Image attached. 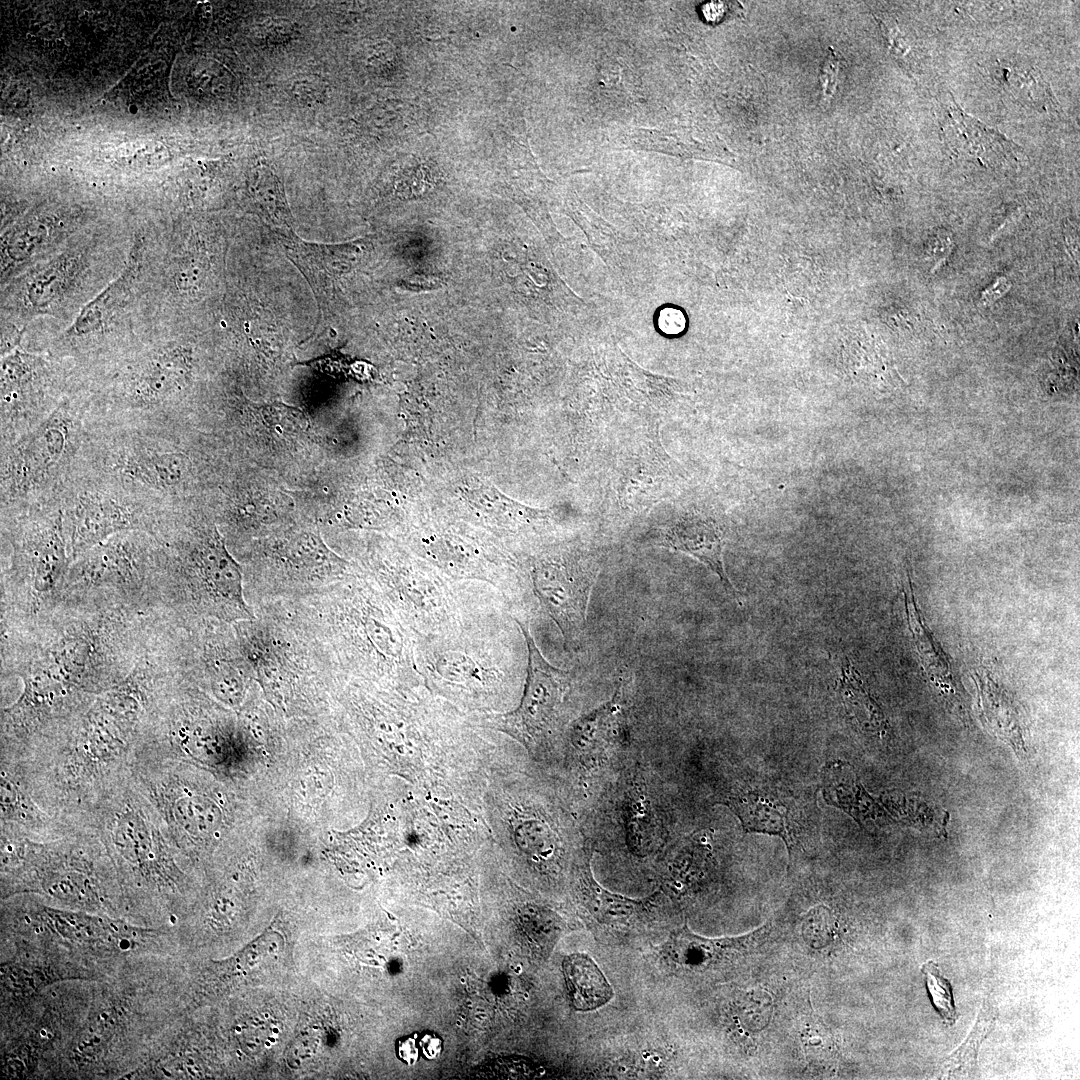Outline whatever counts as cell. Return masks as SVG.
Masks as SVG:
<instances>
[{"mask_svg":"<svg viewBox=\"0 0 1080 1080\" xmlns=\"http://www.w3.org/2000/svg\"><path fill=\"white\" fill-rule=\"evenodd\" d=\"M159 616V609L63 600L34 621L1 624V682H22L10 718L36 734L85 711L130 673Z\"/></svg>","mask_w":1080,"mask_h":1080,"instance_id":"1","label":"cell"},{"mask_svg":"<svg viewBox=\"0 0 1080 1080\" xmlns=\"http://www.w3.org/2000/svg\"><path fill=\"white\" fill-rule=\"evenodd\" d=\"M153 709L136 689L119 683L82 713L61 723L8 760L51 816L84 829L97 802L130 774L150 731Z\"/></svg>","mask_w":1080,"mask_h":1080,"instance_id":"2","label":"cell"},{"mask_svg":"<svg viewBox=\"0 0 1080 1080\" xmlns=\"http://www.w3.org/2000/svg\"><path fill=\"white\" fill-rule=\"evenodd\" d=\"M505 609L479 615L435 636H416L415 660L427 689L456 706L495 710L519 674L512 630Z\"/></svg>","mask_w":1080,"mask_h":1080,"instance_id":"3","label":"cell"},{"mask_svg":"<svg viewBox=\"0 0 1080 1080\" xmlns=\"http://www.w3.org/2000/svg\"><path fill=\"white\" fill-rule=\"evenodd\" d=\"M84 829L99 836L119 884L132 897L157 901L177 890L176 846L156 809L130 774L97 802Z\"/></svg>","mask_w":1080,"mask_h":1080,"instance_id":"4","label":"cell"},{"mask_svg":"<svg viewBox=\"0 0 1080 1080\" xmlns=\"http://www.w3.org/2000/svg\"><path fill=\"white\" fill-rule=\"evenodd\" d=\"M2 534L11 553L1 570V623H26L49 614L60 604L72 563L61 504L2 516Z\"/></svg>","mask_w":1080,"mask_h":1080,"instance_id":"5","label":"cell"},{"mask_svg":"<svg viewBox=\"0 0 1080 1080\" xmlns=\"http://www.w3.org/2000/svg\"><path fill=\"white\" fill-rule=\"evenodd\" d=\"M2 872L6 894L34 891L84 907L109 903L120 885L103 842L87 829L48 841L23 835Z\"/></svg>","mask_w":1080,"mask_h":1080,"instance_id":"6","label":"cell"},{"mask_svg":"<svg viewBox=\"0 0 1080 1080\" xmlns=\"http://www.w3.org/2000/svg\"><path fill=\"white\" fill-rule=\"evenodd\" d=\"M191 542L158 540L159 600L163 609L220 618L248 614L239 564L216 528L194 533Z\"/></svg>","mask_w":1080,"mask_h":1080,"instance_id":"7","label":"cell"},{"mask_svg":"<svg viewBox=\"0 0 1080 1080\" xmlns=\"http://www.w3.org/2000/svg\"><path fill=\"white\" fill-rule=\"evenodd\" d=\"M158 567V542L153 535L118 533L72 561L61 601L97 600L142 611L162 609Z\"/></svg>","mask_w":1080,"mask_h":1080,"instance_id":"8","label":"cell"},{"mask_svg":"<svg viewBox=\"0 0 1080 1080\" xmlns=\"http://www.w3.org/2000/svg\"><path fill=\"white\" fill-rule=\"evenodd\" d=\"M130 775L176 847L201 849L220 836L224 821L220 793L184 770L177 759L139 752Z\"/></svg>","mask_w":1080,"mask_h":1080,"instance_id":"9","label":"cell"},{"mask_svg":"<svg viewBox=\"0 0 1080 1080\" xmlns=\"http://www.w3.org/2000/svg\"><path fill=\"white\" fill-rule=\"evenodd\" d=\"M76 415L69 405L59 404L36 426L2 447V515L25 511L30 503L35 507L40 495L62 477L78 444Z\"/></svg>","mask_w":1080,"mask_h":1080,"instance_id":"10","label":"cell"},{"mask_svg":"<svg viewBox=\"0 0 1080 1080\" xmlns=\"http://www.w3.org/2000/svg\"><path fill=\"white\" fill-rule=\"evenodd\" d=\"M350 592L345 637L353 666L407 688L423 685L415 660V633L374 588L357 583Z\"/></svg>","mask_w":1080,"mask_h":1080,"instance_id":"11","label":"cell"},{"mask_svg":"<svg viewBox=\"0 0 1080 1080\" xmlns=\"http://www.w3.org/2000/svg\"><path fill=\"white\" fill-rule=\"evenodd\" d=\"M514 619L523 634L527 651L521 703L511 712L484 716L481 725L500 730L530 752H535L560 730L573 678L570 671L553 666L543 656L531 633L529 620Z\"/></svg>","mask_w":1080,"mask_h":1080,"instance_id":"12","label":"cell"},{"mask_svg":"<svg viewBox=\"0 0 1080 1080\" xmlns=\"http://www.w3.org/2000/svg\"><path fill=\"white\" fill-rule=\"evenodd\" d=\"M523 585L539 610L558 627L566 649L576 645L586 624L588 603L597 570L570 552L531 558L523 570Z\"/></svg>","mask_w":1080,"mask_h":1080,"instance_id":"13","label":"cell"},{"mask_svg":"<svg viewBox=\"0 0 1080 1080\" xmlns=\"http://www.w3.org/2000/svg\"><path fill=\"white\" fill-rule=\"evenodd\" d=\"M61 506L72 561L118 533L142 531L155 535L163 522L156 506L97 488L81 490Z\"/></svg>","mask_w":1080,"mask_h":1080,"instance_id":"14","label":"cell"},{"mask_svg":"<svg viewBox=\"0 0 1080 1080\" xmlns=\"http://www.w3.org/2000/svg\"><path fill=\"white\" fill-rule=\"evenodd\" d=\"M418 543L431 565L448 577L491 585L503 596L513 592L516 583L508 560L483 538L447 529L421 533Z\"/></svg>","mask_w":1080,"mask_h":1080,"instance_id":"15","label":"cell"},{"mask_svg":"<svg viewBox=\"0 0 1080 1080\" xmlns=\"http://www.w3.org/2000/svg\"><path fill=\"white\" fill-rule=\"evenodd\" d=\"M111 462L114 474L124 484L155 494L181 487L191 474L186 454L160 447L154 441H130L112 455Z\"/></svg>","mask_w":1080,"mask_h":1080,"instance_id":"16","label":"cell"},{"mask_svg":"<svg viewBox=\"0 0 1080 1080\" xmlns=\"http://www.w3.org/2000/svg\"><path fill=\"white\" fill-rule=\"evenodd\" d=\"M42 363L19 351L11 352L1 362V431L2 443H10L36 426L42 418L37 410Z\"/></svg>","mask_w":1080,"mask_h":1080,"instance_id":"17","label":"cell"},{"mask_svg":"<svg viewBox=\"0 0 1080 1080\" xmlns=\"http://www.w3.org/2000/svg\"><path fill=\"white\" fill-rule=\"evenodd\" d=\"M192 360L188 350L167 346L149 353L129 372L122 388L124 405L157 407L179 392L189 381Z\"/></svg>","mask_w":1080,"mask_h":1080,"instance_id":"18","label":"cell"},{"mask_svg":"<svg viewBox=\"0 0 1080 1080\" xmlns=\"http://www.w3.org/2000/svg\"><path fill=\"white\" fill-rule=\"evenodd\" d=\"M0 824L9 825L31 839L48 841L75 829L47 813L28 790L18 768L0 759Z\"/></svg>","mask_w":1080,"mask_h":1080,"instance_id":"19","label":"cell"},{"mask_svg":"<svg viewBox=\"0 0 1080 1080\" xmlns=\"http://www.w3.org/2000/svg\"><path fill=\"white\" fill-rule=\"evenodd\" d=\"M660 545L688 554L713 571L725 589L736 596L723 563L724 536L712 518L691 512L668 524L661 532Z\"/></svg>","mask_w":1080,"mask_h":1080,"instance_id":"20","label":"cell"},{"mask_svg":"<svg viewBox=\"0 0 1080 1080\" xmlns=\"http://www.w3.org/2000/svg\"><path fill=\"white\" fill-rule=\"evenodd\" d=\"M942 135L955 155L977 159L983 164L1014 158L1019 148L999 131L965 113L955 103L946 109Z\"/></svg>","mask_w":1080,"mask_h":1080,"instance_id":"21","label":"cell"},{"mask_svg":"<svg viewBox=\"0 0 1080 1080\" xmlns=\"http://www.w3.org/2000/svg\"><path fill=\"white\" fill-rule=\"evenodd\" d=\"M475 519L487 528L507 534L538 532L552 520L548 510L532 508L489 489L464 496Z\"/></svg>","mask_w":1080,"mask_h":1080,"instance_id":"22","label":"cell"},{"mask_svg":"<svg viewBox=\"0 0 1080 1080\" xmlns=\"http://www.w3.org/2000/svg\"><path fill=\"white\" fill-rule=\"evenodd\" d=\"M992 75L1004 91L1023 105L1045 112L1061 108L1041 72L1026 62L999 60Z\"/></svg>","mask_w":1080,"mask_h":1080,"instance_id":"23","label":"cell"},{"mask_svg":"<svg viewBox=\"0 0 1080 1080\" xmlns=\"http://www.w3.org/2000/svg\"><path fill=\"white\" fill-rule=\"evenodd\" d=\"M727 804L740 818L745 831L780 835L790 846L795 824L790 808L758 791L730 796Z\"/></svg>","mask_w":1080,"mask_h":1080,"instance_id":"24","label":"cell"},{"mask_svg":"<svg viewBox=\"0 0 1080 1080\" xmlns=\"http://www.w3.org/2000/svg\"><path fill=\"white\" fill-rule=\"evenodd\" d=\"M905 609L913 641L922 665L930 680L941 690L943 695L954 696L956 686L949 661L928 627L923 622L917 609L912 583L907 579L904 586Z\"/></svg>","mask_w":1080,"mask_h":1080,"instance_id":"25","label":"cell"},{"mask_svg":"<svg viewBox=\"0 0 1080 1080\" xmlns=\"http://www.w3.org/2000/svg\"><path fill=\"white\" fill-rule=\"evenodd\" d=\"M563 973L571 1004L577 1011L598 1009L613 997L610 984L586 954L567 956L563 961Z\"/></svg>","mask_w":1080,"mask_h":1080,"instance_id":"26","label":"cell"},{"mask_svg":"<svg viewBox=\"0 0 1080 1080\" xmlns=\"http://www.w3.org/2000/svg\"><path fill=\"white\" fill-rule=\"evenodd\" d=\"M997 1017L998 1007L994 999L987 995L967 1038L943 1062L941 1078H963L974 1073L981 1043L992 1031Z\"/></svg>","mask_w":1080,"mask_h":1080,"instance_id":"27","label":"cell"},{"mask_svg":"<svg viewBox=\"0 0 1080 1080\" xmlns=\"http://www.w3.org/2000/svg\"><path fill=\"white\" fill-rule=\"evenodd\" d=\"M839 693L846 712L857 724L872 732H883L886 721L880 707L865 689L859 673L848 660L842 666Z\"/></svg>","mask_w":1080,"mask_h":1080,"instance_id":"28","label":"cell"},{"mask_svg":"<svg viewBox=\"0 0 1080 1080\" xmlns=\"http://www.w3.org/2000/svg\"><path fill=\"white\" fill-rule=\"evenodd\" d=\"M981 709L991 727L1014 745L1023 747L1020 725L1011 700L986 673L976 672Z\"/></svg>","mask_w":1080,"mask_h":1080,"instance_id":"29","label":"cell"},{"mask_svg":"<svg viewBox=\"0 0 1080 1080\" xmlns=\"http://www.w3.org/2000/svg\"><path fill=\"white\" fill-rule=\"evenodd\" d=\"M250 191L261 212L281 229H290L292 218L279 178L270 168L260 165L250 179Z\"/></svg>","mask_w":1080,"mask_h":1080,"instance_id":"30","label":"cell"},{"mask_svg":"<svg viewBox=\"0 0 1080 1080\" xmlns=\"http://www.w3.org/2000/svg\"><path fill=\"white\" fill-rule=\"evenodd\" d=\"M76 267L74 259L61 257L40 269L26 284L24 298L27 304L41 308L60 298Z\"/></svg>","mask_w":1080,"mask_h":1080,"instance_id":"31","label":"cell"},{"mask_svg":"<svg viewBox=\"0 0 1080 1080\" xmlns=\"http://www.w3.org/2000/svg\"><path fill=\"white\" fill-rule=\"evenodd\" d=\"M824 796L828 803L840 807L857 817L869 809L870 797L862 792L861 785L854 779L853 772L844 763H832L825 769Z\"/></svg>","mask_w":1080,"mask_h":1080,"instance_id":"32","label":"cell"},{"mask_svg":"<svg viewBox=\"0 0 1080 1080\" xmlns=\"http://www.w3.org/2000/svg\"><path fill=\"white\" fill-rule=\"evenodd\" d=\"M283 943V937L277 931L267 930L224 964L231 973L246 974L276 959Z\"/></svg>","mask_w":1080,"mask_h":1080,"instance_id":"33","label":"cell"},{"mask_svg":"<svg viewBox=\"0 0 1080 1080\" xmlns=\"http://www.w3.org/2000/svg\"><path fill=\"white\" fill-rule=\"evenodd\" d=\"M288 551L292 560L312 568L335 567L342 570L345 563L331 553L314 534L300 535L289 546Z\"/></svg>","mask_w":1080,"mask_h":1080,"instance_id":"34","label":"cell"},{"mask_svg":"<svg viewBox=\"0 0 1080 1080\" xmlns=\"http://www.w3.org/2000/svg\"><path fill=\"white\" fill-rule=\"evenodd\" d=\"M922 972L934 1008L947 1023L953 1024L957 1013L950 982L940 973L937 964L932 960L922 965Z\"/></svg>","mask_w":1080,"mask_h":1080,"instance_id":"35","label":"cell"},{"mask_svg":"<svg viewBox=\"0 0 1080 1080\" xmlns=\"http://www.w3.org/2000/svg\"><path fill=\"white\" fill-rule=\"evenodd\" d=\"M805 941L812 946H824L832 941L835 926L834 917L825 907L809 911L803 924Z\"/></svg>","mask_w":1080,"mask_h":1080,"instance_id":"36","label":"cell"},{"mask_svg":"<svg viewBox=\"0 0 1080 1080\" xmlns=\"http://www.w3.org/2000/svg\"><path fill=\"white\" fill-rule=\"evenodd\" d=\"M293 97L304 104H318L326 98L327 87L317 77L303 76L290 86Z\"/></svg>","mask_w":1080,"mask_h":1080,"instance_id":"37","label":"cell"},{"mask_svg":"<svg viewBox=\"0 0 1080 1080\" xmlns=\"http://www.w3.org/2000/svg\"><path fill=\"white\" fill-rule=\"evenodd\" d=\"M824 59L819 71V83L823 100L829 102L835 94L841 67V57L832 48Z\"/></svg>","mask_w":1080,"mask_h":1080,"instance_id":"38","label":"cell"},{"mask_svg":"<svg viewBox=\"0 0 1080 1080\" xmlns=\"http://www.w3.org/2000/svg\"><path fill=\"white\" fill-rule=\"evenodd\" d=\"M876 19L891 53L897 58L904 57L910 47L897 24L892 20L880 19L878 17H876Z\"/></svg>","mask_w":1080,"mask_h":1080,"instance_id":"39","label":"cell"},{"mask_svg":"<svg viewBox=\"0 0 1080 1080\" xmlns=\"http://www.w3.org/2000/svg\"><path fill=\"white\" fill-rule=\"evenodd\" d=\"M260 31L269 41H283L293 34L294 29L286 19H268L260 25Z\"/></svg>","mask_w":1080,"mask_h":1080,"instance_id":"40","label":"cell"},{"mask_svg":"<svg viewBox=\"0 0 1080 1080\" xmlns=\"http://www.w3.org/2000/svg\"><path fill=\"white\" fill-rule=\"evenodd\" d=\"M701 13L703 18L709 23H717L723 19L726 13V6L721 1L706 2L701 6Z\"/></svg>","mask_w":1080,"mask_h":1080,"instance_id":"41","label":"cell"},{"mask_svg":"<svg viewBox=\"0 0 1080 1080\" xmlns=\"http://www.w3.org/2000/svg\"><path fill=\"white\" fill-rule=\"evenodd\" d=\"M396 1049L400 1059H402L406 1063L412 1064L417 1060V1049L414 1046L413 1039L407 1038L405 1040H400L396 1046Z\"/></svg>","mask_w":1080,"mask_h":1080,"instance_id":"42","label":"cell"},{"mask_svg":"<svg viewBox=\"0 0 1080 1080\" xmlns=\"http://www.w3.org/2000/svg\"><path fill=\"white\" fill-rule=\"evenodd\" d=\"M422 1048L424 1054L428 1058H434L438 1055L441 1049V1042L435 1036L426 1035L422 1040Z\"/></svg>","mask_w":1080,"mask_h":1080,"instance_id":"43","label":"cell"},{"mask_svg":"<svg viewBox=\"0 0 1080 1080\" xmlns=\"http://www.w3.org/2000/svg\"><path fill=\"white\" fill-rule=\"evenodd\" d=\"M136 108H137V107H136L135 105H133V106H130V111L134 113V112H136V110H137Z\"/></svg>","mask_w":1080,"mask_h":1080,"instance_id":"44","label":"cell"}]
</instances>
